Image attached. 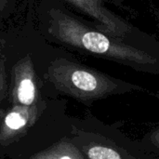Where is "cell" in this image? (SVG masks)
<instances>
[{"label": "cell", "instance_id": "obj_1", "mask_svg": "<svg viewBox=\"0 0 159 159\" xmlns=\"http://www.w3.org/2000/svg\"><path fill=\"white\" fill-rule=\"evenodd\" d=\"M71 80L75 88L83 91H94L98 87L96 77L90 73L83 70H76L73 72Z\"/></svg>", "mask_w": 159, "mask_h": 159}, {"label": "cell", "instance_id": "obj_2", "mask_svg": "<svg viewBox=\"0 0 159 159\" xmlns=\"http://www.w3.org/2000/svg\"><path fill=\"white\" fill-rule=\"evenodd\" d=\"M30 67L27 69V73L22 76V78L20 80L19 87H18V97L19 100L21 103L29 105L31 104L34 100V95H35V89H34V84L31 78V76L28 75V70Z\"/></svg>", "mask_w": 159, "mask_h": 159}, {"label": "cell", "instance_id": "obj_3", "mask_svg": "<svg viewBox=\"0 0 159 159\" xmlns=\"http://www.w3.org/2000/svg\"><path fill=\"white\" fill-rule=\"evenodd\" d=\"M88 156L89 159H121L116 151L102 146L91 147L88 152Z\"/></svg>", "mask_w": 159, "mask_h": 159}, {"label": "cell", "instance_id": "obj_4", "mask_svg": "<svg viewBox=\"0 0 159 159\" xmlns=\"http://www.w3.org/2000/svg\"><path fill=\"white\" fill-rule=\"evenodd\" d=\"M5 123L11 129H19L22 128L26 124V121L20 114H18V113H10L6 117Z\"/></svg>", "mask_w": 159, "mask_h": 159}, {"label": "cell", "instance_id": "obj_5", "mask_svg": "<svg viewBox=\"0 0 159 159\" xmlns=\"http://www.w3.org/2000/svg\"><path fill=\"white\" fill-rule=\"evenodd\" d=\"M4 1H5V0H0V7H3V6H4V4H3Z\"/></svg>", "mask_w": 159, "mask_h": 159}, {"label": "cell", "instance_id": "obj_6", "mask_svg": "<svg viewBox=\"0 0 159 159\" xmlns=\"http://www.w3.org/2000/svg\"><path fill=\"white\" fill-rule=\"evenodd\" d=\"M61 159H72V158H70V157H61Z\"/></svg>", "mask_w": 159, "mask_h": 159}]
</instances>
